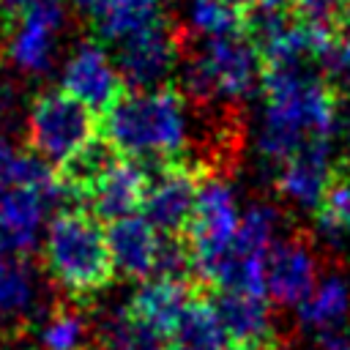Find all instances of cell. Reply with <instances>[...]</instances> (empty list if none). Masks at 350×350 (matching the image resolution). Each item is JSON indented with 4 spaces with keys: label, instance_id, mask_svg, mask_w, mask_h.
Segmentation results:
<instances>
[{
    "label": "cell",
    "instance_id": "8992f818",
    "mask_svg": "<svg viewBox=\"0 0 350 350\" xmlns=\"http://www.w3.org/2000/svg\"><path fill=\"white\" fill-rule=\"evenodd\" d=\"M98 134V115L68 96L66 90H46L36 96L27 115V145L46 161H66Z\"/></svg>",
    "mask_w": 350,
    "mask_h": 350
},
{
    "label": "cell",
    "instance_id": "44dd1931",
    "mask_svg": "<svg viewBox=\"0 0 350 350\" xmlns=\"http://www.w3.org/2000/svg\"><path fill=\"white\" fill-rule=\"evenodd\" d=\"M41 350H101L96 320L71 301H57L38 331Z\"/></svg>",
    "mask_w": 350,
    "mask_h": 350
},
{
    "label": "cell",
    "instance_id": "d4e9b609",
    "mask_svg": "<svg viewBox=\"0 0 350 350\" xmlns=\"http://www.w3.org/2000/svg\"><path fill=\"white\" fill-rule=\"evenodd\" d=\"M320 68L336 98H350V3L334 27V38L320 57Z\"/></svg>",
    "mask_w": 350,
    "mask_h": 350
},
{
    "label": "cell",
    "instance_id": "5b68a950",
    "mask_svg": "<svg viewBox=\"0 0 350 350\" xmlns=\"http://www.w3.org/2000/svg\"><path fill=\"white\" fill-rule=\"evenodd\" d=\"M241 227V213L230 183L221 175L208 172L200 183L197 208L186 230V241L194 260L197 284H211L219 265L230 254Z\"/></svg>",
    "mask_w": 350,
    "mask_h": 350
},
{
    "label": "cell",
    "instance_id": "7c38bea8",
    "mask_svg": "<svg viewBox=\"0 0 350 350\" xmlns=\"http://www.w3.org/2000/svg\"><path fill=\"white\" fill-rule=\"evenodd\" d=\"M230 342L238 347H268L282 350V339L265 295L249 293H216L213 298Z\"/></svg>",
    "mask_w": 350,
    "mask_h": 350
},
{
    "label": "cell",
    "instance_id": "4316f807",
    "mask_svg": "<svg viewBox=\"0 0 350 350\" xmlns=\"http://www.w3.org/2000/svg\"><path fill=\"white\" fill-rule=\"evenodd\" d=\"M41 3H46V0H0V11H3V16L14 25L22 14H27L30 8L41 5Z\"/></svg>",
    "mask_w": 350,
    "mask_h": 350
},
{
    "label": "cell",
    "instance_id": "1f68e13d",
    "mask_svg": "<svg viewBox=\"0 0 350 350\" xmlns=\"http://www.w3.org/2000/svg\"><path fill=\"white\" fill-rule=\"evenodd\" d=\"M153 350H164V347H153Z\"/></svg>",
    "mask_w": 350,
    "mask_h": 350
},
{
    "label": "cell",
    "instance_id": "4dcf8cb0",
    "mask_svg": "<svg viewBox=\"0 0 350 350\" xmlns=\"http://www.w3.org/2000/svg\"><path fill=\"white\" fill-rule=\"evenodd\" d=\"M232 3H238V5H241V8H243V5H246V3H249V0H232Z\"/></svg>",
    "mask_w": 350,
    "mask_h": 350
},
{
    "label": "cell",
    "instance_id": "83f0119b",
    "mask_svg": "<svg viewBox=\"0 0 350 350\" xmlns=\"http://www.w3.org/2000/svg\"><path fill=\"white\" fill-rule=\"evenodd\" d=\"M14 104H16V98H14V88H11L8 79L0 77V129L11 120V115H14Z\"/></svg>",
    "mask_w": 350,
    "mask_h": 350
},
{
    "label": "cell",
    "instance_id": "4fadbf2b",
    "mask_svg": "<svg viewBox=\"0 0 350 350\" xmlns=\"http://www.w3.org/2000/svg\"><path fill=\"white\" fill-rule=\"evenodd\" d=\"M148 191V170L134 159H120L85 197L90 213L101 221H118L142 211Z\"/></svg>",
    "mask_w": 350,
    "mask_h": 350
},
{
    "label": "cell",
    "instance_id": "5bb4252c",
    "mask_svg": "<svg viewBox=\"0 0 350 350\" xmlns=\"http://www.w3.org/2000/svg\"><path fill=\"white\" fill-rule=\"evenodd\" d=\"M194 295H197V284L191 282L153 276L139 282V287L134 290L126 306L137 323H142L156 336L167 339V334L175 328L178 317L183 314V309L191 304Z\"/></svg>",
    "mask_w": 350,
    "mask_h": 350
},
{
    "label": "cell",
    "instance_id": "9a60e30c",
    "mask_svg": "<svg viewBox=\"0 0 350 350\" xmlns=\"http://www.w3.org/2000/svg\"><path fill=\"white\" fill-rule=\"evenodd\" d=\"M331 142L328 139H314L304 145L298 153H293L287 161L279 164L276 170V189L282 197L298 202V205H320L323 191L331 178Z\"/></svg>",
    "mask_w": 350,
    "mask_h": 350
},
{
    "label": "cell",
    "instance_id": "52a82bcc",
    "mask_svg": "<svg viewBox=\"0 0 350 350\" xmlns=\"http://www.w3.org/2000/svg\"><path fill=\"white\" fill-rule=\"evenodd\" d=\"M145 170H148V191L142 202V216L161 235H186L197 208L200 183L208 172H202L191 161H170Z\"/></svg>",
    "mask_w": 350,
    "mask_h": 350
},
{
    "label": "cell",
    "instance_id": "f546056e",
    "mask_svg": "<svg viewBox=\"0 0 350 350\" xmlns=\"http://www.w3.org/2000/svg\"><path fill=\"white\" fill-rule=\"evenodd\" d=\"M230 350H268V347H238V345H232Z\"/></svg>",
    "mask_w": 350,
    "mask_h": 350
},
{
    "label": "cell",
    "instance_id": "d6a6232c",
    "mask_svg": "<svg viewBox=\"0 0 350 350\" xmlns=\"http://www.w3.org/2000/svg\"><path fill=\"white\" fill-rule=\"evenodd\" d=\"M287 3H293V0H287Z\"/></svg>",
    "mask_w": 350,
    "mask_h": 350
},
{
    "label": "cell",
    "instance_id": "d6986e66",
    "mask_svg": "<svg viewBox=\"0 0 350 350\" xmlns=\"http://www.w3.org/2000/svg\"><path fill=\"white\" fill-rule=\"evenodd\" d=\"M38 309V279L30 254H0V325L19 328Z\"/></svg>",
    "mask_w": 350,
    "mask_h": 350
},
{
    "label": "cell",
    "instance_id": "30bf717a",
    "mask_svg": "<svg viewBox=\"0 0 350 350\" xmlns=\"http://www.w3.org/2000/svg\"><path fill=\"white\" fill-rule=\"evenodd\" d=\"M63 90L85 107H90L96 115H101L126 93V82L118 66L107 57V52L98 44L85 41L74 49V55L66 63Z\"/></svg>",
    "mask_w": 350,
    "mask_h": 350
},
{
    "label": "cell",
    "instance_id": "cb8c5ba5",
    "mask_svg": "<svg viewBox=\"0 0 350 350\" xmlns=\"http://www.w3.org/2000/svg\"><path fill=\"white\" fill-rule=\"evenodd\" d=\"M317 221L325 232H350V156L331 170L328 186L317 205Z\"/></svg>",
    "mask_w": 350,
    "mask_h": 350
},
{
    "label": "cell",
    "instance_id": "603a6c76",
    "mask_svg": "<svg viewBox=\"0 0 350 350\" xmlns=\"http://www.w3.org/2000/svg\"><path fill=\"white\" fill-rule=\"evenodd\" d=\"M298 317L304 325L314 331H336L350 317V282L339 273L320 276L317 287L298 306Z\"/></svg>",
    "mask_w": 350,
    "mask_h": 350
},
{
    "label": "cell",
    "instance_id": "6da1fadb",
    "mask_svg": "<svg viewBox=\"0 0 350 350\" xmlns=\"http://www.w3.org/2000/svg\"><path fill=\"white\" fill-rule=\"evenodd\" d=\"M262 126L260 153L276 167L314 139L336 134V93L309 63L262 66Z\"/></svg>",
    "mask_w": 350,
    "mask_h": 350
},
{
    "label": "cell",
    "instance_id": "ac0fdd59",
    "mask_svg": "<svg viewBox=\"0 0 350 350\" xmlns=\"http://www.w3.org/2000/svg\"><path fill=\"white\" fill-rule=\"evenodd\" d=\"M120 159H123L120 150H118L109 139H104L101 134H96L88 145H82L77 153H71L66 161H60V164L55 167L63 197L77 200V202H85L88 191H90Z\"/></svg>",
    "mask_w": 350,
    "mask_h": 350
},
{
    "label": "cell",
    "instance_id": "e0dca14e",
    "mask_svg": "<svg viewBox=\"0 0 350 350\" xmlns=\"http://www.w3.org/2000/svg\"><path fill=\"white\" fill-rule=\"evenodd\" d=\"M230 334L221 314L205 293H197L164 339V350H230Z\"/></svg>",
    "mask_w": 350,
    "mask_h": 350
},
{
    "label": "cell",
    "instance_id": "f1b7e54d",
    "mask_svg": "<svg viewBox=\"0 0 350 350\" xmlns=\"http://www.w3.org/2000/svg\"><path fill=\"white\" fill-rule=\"evenodd\" d=\"M320 350H350V336L342 328L323 331L320 334Z\"/></svg>",
    "mask_w": 350,
    "mask_h": 350
},
{
    "label": "cell",
    "instance_id": "9c48e42d",
    "mask_svg": "<svg viewBox=\"0 0 350 350\" xmlns=\"http://www.w3.org/2000/svg\"><path fill=\"white\" fill-rule=\"evenodd\" d=\"M320 282L314 246L306 235L276 238L265 257L268 298L282 306H301Z\"/></svg>",
    "mask_w": 350,
    "mask_h": 350
},
{
    "label": "cell",
    "instance_id": "7402d4cb",
    "mask_svg": "<svg viewBox=\"0 0 350 350\" xmlns=\"http://www.w3.org/2000/svg\"><path fill=\"white\" fill-rule=\"evenodd\" d=\"M52 194L30 186H0V227L16 235L25 246H36V232L44 221Z\"/></svg>",
    "mask_w": 350,
    "mask_h": 350
},
{
    "label": "cell",
    "instance_id": "7a4b0ae2",
    "mask_svg": "<svg viewBox=\"0 0 350 350\" xmlns=\"http://www.w3.org/2000/svg\"><path fill=\"white\" fill-rule=\"evenodd\" d=\"M98 134L109 139L120 156L145 167L186 161L189 112L183 93L172 88L126 90L98 115Z\"/></svg>",
    "mask_w": 350,
    "mask_h": 350
},
{
    "label": "cell",
    "instance_id": "ba28073f",
    "mask_svg": "<svg viewBox=\"0 0 350 350\" xmlns=\"http://www.w3.org/2000/svg\"><path fill=\"white\" fill-rule=\"evenodd\" d=\"M183 36L159 16L129 38L118 41V71L134 90L164 88L170 74L178 68Z\"/></svg>",
    "mask_w": 350,
    "mask_h": 350
},
{
    "label": "cell",
    "instance_id": "3957f363",
    "mask_svg": "<svg viewBox=\"0 0 350 350\" xmlns=\"http://www.w3.org/2000/svg\"><path fill=\"white\" fill-rule=\"evenodd\" d=\"M44 268L71 298L104 293L115 279V262L101 219L85 208L60 211L46 227Z\"/></svg>",
    "mask_w": 350,
    "mask_h": 350
},
{
    "label": "cell",
    "instance_id": "277c9868",
    "mask_svg": "<svg viewBox=\"0 0 350 350\" xmlns=\"http://www.w3.org/2000/svg\"><path fill=\"white\" fill-rule=\"evenodd\" d=\"M262 79V60L246 33L205 36L183 63V90L194 101H241Z\"/></svg>",
    "mask_w": 350,
    "mask_h": 350
},
{
    "label": "cell",
    "instance_id": "484cf974",
    "mask_svg": "<svg viewBox=\"0 0 350 350\" xmlns=\"http://www.w3.org/2000/svg\"><path fill=\"white\" fill-rule=\"evenodd\" d=\"M189 19L202 36L241 33V5L232 0H189Z\"/></svg>",
    "mask_w": 350,
    "mask_h": 350
},
{
    "label": "cell",
    "instance_id": "8fae6325",
    "mask_svg": "<svg viewBox=\"0 0 350 350\" xmlns=\"http://www.w3.org/2000/svg\"><path fill=\"white\" fill-rule=\"evenodd\" d=\"M107 241H109L115 273H120L123 279H134V282H145L156 276L161 232L145 216L134 213V216L109 221Z\"/></svg>",
    "mask_w": 350,
    "mask_h": 350
},
{
    "label": "cell",
    "instance_id": "2e32d148",
    "mask_svg": "<svg viewBox=\"0 0 350 350\" xmlns=\"http://www.w3.org/2000/svg\"><path fill=\"white\" fill-rule=\"evenodd\" d=\"M63 22L60 0H46L27 14H22L14 25L11 36V57L25 71H46L55 55V38Z\"/></svg>",
    "mask_w": 350,
    "mask_h": 350
},
{
    "label": "cell",
    "instance_id": "ffe728a7",
    "mask_svg": "<svg viewBox=\"0 0 350 350\" xmlns=\"http://www.w3.org/2000/svg\"><path fill=\"white\" fill-rule=\"evenodd\" d=\"M104 41H123L161 16V0H77Z\"/></svg>",
    "mask_w": 350,
    "mask_h": 350
}]
</instances>
